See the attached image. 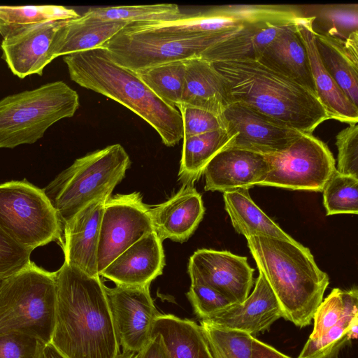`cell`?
<instances>
[{
  "mask_svg": "<svg viewBox=\"0 0 358 358\" xmlns=\"http://www.w3.org/2000/svg\"><path fill=\"white\" fill-rule=\"evenodd\" d=\"M55 272L50 343L66 358H116L120 347L100 277L65 262Z\"/></svg>",
  "mask_w": 358,
  "mask_h": 358,
  "instance_id": "cell-1",
  "label": "cell"
},
{
  "mask_svg": "<svg viewBox=\"0 0 358 358\" xmlns=\"http://www.w3.org/2000/svg\"><path fill=\"white\" fill-rule=\"evenodd\" d=\"M224 78L230 103H238L302 133L330 117L317 94L258 60L213 63Z\"/></svg>",
  "mask_w": 358,
  "mask_h": 358,
  "instance_id": "cell-2",
  "label": "cell"
},
{
  "mask_svg": "<svg viewBox=\"0 0 358 358\" xmlns=\"http://www.w3.org/2000/svg\"><path fill=\"white\" fill-rule=\"evenodd\" d=\"M246 240L259 272L278 299L282 318L300 328L309 325L329 283L310 250L296 240L261 236Z\"/></svg>",
  "mask_w": 358,
  "mask_h": 358,
  "instance_id": "cell-3",
  "label": "cell"
},
{
  "mask_svg": "<svg viewBox=\"0 0 358 358\" xmlns=\"http://www.w3.org/2000/svg\"><path fill=\"white\" fill-rule=\"evenodd\" d=\"M63 60L73 81L129 108L157 131L165 145L183 138L178 110L156 96L134 72L114 62L105 48L72 53Z\"/></svg>",
  "mask_w": 358,
  "mask_h": 358,
  "instance_id": "cell-4",
  "label": "cell"
},
{
  "mask_svg": "<svg viewBox=\"0 0 358 358\" xmlns=\"http://www.w3.org/2000/svg\"><path fill=\"white\" fill-rule=\"evenodd\" d=\"M130 165L127 152L117 143L76 159L58 174L43 189L62 228L91 202L110 198Z\"/></svg>",
  "mask_w": 358,
  "mask_h": 358,
  "instance_id": "cell-5",
  "label": "cell"
},
{
  "mask_svg": "<svg viewBox=\"0 0 358 358\" xmlns=\"http://www.w3.org/2000/svg\"><path fill=\"white\" fill-rule=\"evenodd\" d=\"M55 303L56 272L31 262L0 280V335L24 334L50 343Z\"/></svg>",
  "mask_w": 358,
  "mask_h": 358,
  "instance_id": "cell-6",
  "label": "cell"
},
{
  "mask_svg": "<svg viewBox=\"0 0 358 358\" xmlns=\"http://www.w3.org/2000/svg\"><path fill=\"white\" fill-rule=\"evenodd\" d=\"M79 107L78 93L63 81L8 95L0 100V148L32 144Z\"/></svg>",
  "mask_w": 358,
  "mask_h": 358,
  "instance_id": "cell-7",
  "label": "cell"
},
{
  "mask_svg": "<svg viewBox=\"0 0 358 358\" xmlns=\"http://www.w3.org/2000/svg\"><path fill=\"white\" fill-rule=\"evenodd\" d=\"M0 227L17 244L32 252L59 241L62 228L43 189L27 180L0 184Z\"/></svg>",
  "mask_w": 358,
  "mask_h": 358,
  "instance_id": "cell-8",
  "label": "cell"
},
{
  "mask_svg": "<svg viewBox=\"0 0 358 358\" xmlns=\"http://www.w3.org/2000/svg\"><path fill=\"white\" fill-rule=\"evenodd\" d=\"M234 29L187 38L153 32L120 31L103 48L117 64L133 72L159 64L200 57L209 47L230 37Z\"/></svg>",
  "mask_w": 358,
  "mask_h": 358,
  "instance_id": "cell-9",
  "label": "cell"
},
{
  "mask_svg": "<svg viewBox=\"0 0 358 358\" xmlns=\"http://www.w3.org/2000/svg\"><path fill=\"white\" fill-rule=\"evenodd\" d=\"M267 157L270 170L259 185L322 192L336 170L327 145L309 133H303L283 152Z\"/></svg>",
  "mask_w": 358,
  "mask_h": 358,
  "instance_id": "cell-10",
  "label": "cell"
},
{
  "mask_svg": "<svg viewBox=\"0 0 358 358\" xmlns=\"http://www.w3.org/2000/svg\"><path fill=\"white\" fill-rule=\"evenodd\" d=\"M154 231L150 206L139 192L108 198L101 217L97 250L99 275L117 256Z\"/></svg>",
  "mask_w": 358,
  "mask_h": 358,
  "instance_id": "cell-11",
  "label": "cell"
},
{
  "mask_svg": "<svg viewBox=\"0 0 358 358\" xmlns=\"http://www.w3.org/2000/svg\"><path fill=\"white\" fill-rule=\"evenodd\" d=\"M113 327L120 348L136 355L152 336L160 314L150 292V285H104Z\"/></svg>",
  "mask_w": 358,
  "mask_h": 358,
  "instance_id": "cell-12",
  "label": "cell"
},
{
  "mask_svg": "<svg viewBox=\"0 0 358 358\" xmlns=\"http://www.w3.org/2000/svg\"><path fill=\"white\" fill-rule=\"evenodd\" d=\"M283 5H231L215 6L167 22L131 24L124 27L129 31L153 32L164 36L187 38L223 31L243 27L245 24L276 13Z\"/></svg>",
  "mask_w": 358,
  "mask_h": 358,
  "instance_id": "cell-13",
  "label": "cell"
},
{
  "mask_svg": "<svg viewBox=\"0 0 358 358\" xmlns=\"http://www.w3.org/2000/svg\"><path fill=\"white\" fill-rule=\"evenodd\" d=\"M301 6H288L279 12L251 21L227 38L204 50L200 55L212 63L257 60L285 27L306 19Z\"/></svg>",
  "mask_w": 358,
  "mask_h": 358,
  "instance_id": "cell-14",
  "label": "cell"
},
{
  "mask_svg": "<svg viewBox=\"0 0 358 358\" xmlns=\"http://www.w3.org/2000/svg\"><path fill=\"white\" fill-rule=\"evenodd\" d=\"M187 271L191 282L208 285L233 303H243L254 284L255 269L247 257L227 250H197L189 258Z\"/></svg>",
  "mask_w": 358,
  "mask_h": 358,
  "instance_id": "cell-15",
  "label": "cell"
},
{
  "mask_svg": "<svg viewBox=\"0 0 358 358\" xmlns=\"http://www.w3.org/2000/svg\"><path fill=\"white\" fill-rule=\"evenodd\" d=\"M222 116L234 136L231 148L266 156L283 152L303 134L238 103H230Z\"/></svg>",
  "mask_w": 358,
  "mask_h": 358,
  "instance_id": "cell-16",
  "label": "cell"
},
{
  "mask_svg": "<svg viewBox=\"0 0 358 358\" xmlns=\"http://www.w3.org/2000/svg\"><path fill=\"white\" fill-rule=\"evenodd\" d=\"M64 21L38 24L3 38L2 58L15 76L24 78L43 74L44 68L54 59L53 43Z\"/></svg>",
  "mask_w": 358,
  "mask_h": 358,
  "instance_id": "cell-17",
  "label": "cell"
},
{
  "mask_svg": "<svg viewBox=\"0 0 358 358\" xmlns=\"http://www.w3.org/2000/svg\"><path fill=\"white\" fill-rule=\"evenodd\" d=\"M282 317V311L273 290L259 272L253 291L241 303H233L205 319L213 326L245 332L253 337L268 330Z\"/></svg>",
  "mask_w": 358,
  "mask_h": 358,
  "instance_id": "cell-18",
  "label": "cell"
},
{
  "mask_svg": "<svg viewBox=\"0 0 358 358\" xmlns=\"http://www.w3.org/2000/svg\"><path fill=\"white\" fill-rule=\"evenodd\" d=\"M270 170L267 156L251 151L225 148L215 155L206 166V191L222 193L259 185Z\"/></svg>",
  "mask_w": 358,
  "mask_h": 358,
  "instance_id": "cell-19",
  "label": "cell"
},
{
  "mask_svg": "<svg viewBox=\"0 0 358 358\" xmlns=\"http://www.w3.org/2000/svg\"><path fill=\"white\" fill-rule=\"evenodd\" d=\"M106 201L95 200L76 213L64 226L59 242L64 262L92 276H100L97 250Z\"/></svg>",
  "mask_w": 358,
  "mask_h": 358,
  "instance_id": "cell-20",
  "label": "cell"
},
{
  "mask_svg": "<svg viewBox=\"0 0 358 358\" xmlns=\"http://www.w3.org/2000/svg\"><path fill=\"white\" fill-rule=\"evenodd\" d=\"M164 265L162 241L152 231L117 256L99 275L117 285H150Z\"/></svg>",
  "mask_w": 358,
  "mask_h": 358,
  "instance_id": "cell-21",
  "label": "cell"
},
{
  "mask_svg": "<svg viewBox=\"0 0 358 358\" xmlns=\"http://www.w3.org/2000/svg\"><path fill=\"white\" fill-rule=\"evenodd\" d=\"M204 212L201 196L194 184H182L169 199L150 207L154 231L162 241H186L196 229Z\"/></svg>",
  "mask_w": 358,
  "mask_h": 358,
  "instance_id": "cell-22",
  "label": "cell"
},
{
  "mask_svg": "<svg viewBox=\"0 0 358 358\" xmlns=\"http://www.w3.org/2000/svg\"><path fill=\"white\" fill-rule=\"evenodd\" d=\"M297 31L306 50L316 94L330 120L349 124L358 123V108L349 100L321 61L311 29L310 18L306 17L299 23Z\"/></svg>",
  "mask_w": 358,
  "mask_h": 358,
  "instance_id": "cell-23",
  "label": "cell"
},
{
  "mask_svg": "<svg viewBox=\"0 0 358 358\" xmlns=\"http://www.w3.org/2000/svg\"><path fill=\"white\" fill-rule=\"evenodd\" d=\"M181 102L218 116L230 103L225 80L213 64L200 57L185 61Z\"/></svg>",
  "mask_w": 358,
  "mask_h": 358,
  "instance_id": "cell-24",
  "label": "cell"
},
{
  "mask_svg": "<svg viewBox=\"0 0 358 358\" xmlns=\"http://www.w3.org/2000/svg\"><path fill=\"white\" fill-rule=\"evenodd\" d=\"M299 24L284 27L257 60L316 94Z\"/></svg>",
  "mask_w": 358,
  "mask_h": 358,
  "instance_id": "cell-25",
  "label": "cell"
},
{
  "mask_svg": "<svg viewBox=\"0 0 358 358\" xmlns=\"http://www.w3.org/2000/svg\"><path fill=\"white\" fill-rule=\"evenodd\" d=\"M127 25L124 22L96 20L83 15L65 20L56 35L52 57L55 59L60 56L103 48Z\"/></svg>",
  "mask_w": 358,
  "mask_h": 358,
  "instance_id": "cell-26",
  "label": "cell"
},
{
  "mask_svg": "<svg viewBox=\"0 0 358 358\" xmlns=\"http://www.w3.org/2000/svg\"><path fill=\"white\" fill-rule=\"evenodd\" d=\"M314 35L325 69L349 100L358 108V34L345 42Z\"/></svg>",
  "mask_w": 358,
  "mask_h": 358,
  "instance_id": "cell-27",
  "label": "cell"
},
{
  "mask_svg": "<svg viewBox=\"0 0 358 358\" xmlns=\"http://www.w3.org/2000/svg\"><path fill=\"white\" fill-rule=\"evenodd\" d=\"M156 333L162 336L171 358H213L201 325L194 321L160 313L153 324L152 334Z\"/></svg>",
  "mask_w": 358,
  "mask_h": 358,
  "instance_id": "cell-28",
  "label": "cell"
},
{
  "mask_svg": "<svg viewBox=\"0 0 358 358\" xmlns=\"http://www.w3.org/2000/svg\"><path fill=\"white\" fill-rule=\"evenodd\" d=\"M223 199L233 227L245 238L261 236L294 241L253 201L248 189L225 192Z\"/></svg>",
  "mask_w": 358,
  "mask_h": 358,
  "instance_id": "cell-29",
  "label": "cell"
},
{
  "mask_svg": "<svg viewBox=\"0 0 358 358\" xmlns=\"http://www.w3.org/2000/svg\"><path fill=\"white\" fill-rule=\"evenodd\" d=\"M182 139L178 177L182 184H194L215 155L231 148L234 136L226 129H220Z\"/></svg>",
  "mask_w": 358,
  "mask_h": 358,
  "instance_id": "cell-30",
  "label": "cell"
},
{
  "mask_svg": "<svg viewBox=\"0 0 358 358\" xmlns=\"http://www.w3.org/2000/svg\"><path fill=\"white\" fill-rule=\"evenodd\" d=\"M315 34L347 41L358 34V4L301 6Z\"/></svg>",
  "mask_w": 358,
  "mask_h": 358,
  "instance_id": "cell-31",
  "label": "cell"
},
{
  "mask_svg": "<svg viewBox=\"0 0 358 358\" xmlns=\"http://www.w3.org/2000/svg\"><path fill=\"white\" fill-rule=\"evenodd\" d=\"M79 16L75 10L62 6H0V34L3 38L34 25Z\"/></svg>",
  "mask_w": 358,
  "mask_h": 358,
  "instance_id": "cell-32",
  "label": "cell"
},
{
  "mask_svg": "<svg viewBox=\"0 0 358 358\" xmlns=\"http://www.w3.org/2000/svg\"><path fill=\"white\" fill-rule=\"evenodd\" d=\"M183 15L178 6L173 3L95 7L83 14L92 19L124 22L128 24L172 21Z\"/></svg>",
  "mask_w": 358,
  "mask_h": 358,
  "instance_id": "cell-33",
  "label": "cell"
},
{
  "mask_svg": "<svg viewBox=\"0 0 358 358\" xmlns=\"http://www.w3.org/2000/svg\"><path fill=\"white\" fill-rule=\"evenodd\" d=\"M358 304L351 306L340 322L318 338H308L298 358H335L358 334Z\"/></svg>",
  "mask_w": 358,
  "mask_h": 358,
  "instance_id": "cell-34",
  "label": "cell"
},
{
  "mask_svg": "<svg viewBox=\"0 0 358 358\" xmlns=\"http://www.w3.org/2000/svg\"><path fill=\"white\" fill-rule=\"evenodd\" d=\"M185 61L164 63L134 73L156 96L176 108L181 102L184 89Z\"/></svg>",
  "mask_w": 358,
  "mask_h": 358,
  "instance_id": "cell-35",
  "label": "cell"
},
{
  "mask_svg": "<svg viewBox=\"0 0 358 358\" xmlns=\"http://www.w3.org/2000/svg\"><path fill=\"white\" fill-rule=\"evenodd\" d=\"M327 215L358 213V178L336 170L323 188Z\"/></svg>",
  "mask_w": 358,
  "mask_h": 358,
  "instance_id": "cell-36",
  "label": "cell"
},
{
  "mask_svg": "<svg viewBox=\"0 0 358 358\" xmlns=\"http://www.w3.org/2000/svg\"><path fill=\"white\" fill-rule=\"evenodd\" d=\"M356 304H358L357 287L347 290L334 288L316 310L313 318V329L308 338L315 339L323 336L340 322L351 306Z\"/></svg>",
  "mask_w": 358,
  "mask_h": 358,
  "instance_id": "cell-37",
  "label": "cell"
},
{
  "mask_svg": "<svg viewBox=\"0 0 358 358\" xmlns=\"http://www.w3.org/2000/svg\"><path fill=\"white\" fill-rule=\"evenodd\" d=\"M200 325L213 358H251L252 336L220 328L201 320Z\"/></svg>",
  "mask_w": 358,
  "mask_h": 358,
  "instance_id": "cell-38",
  "label": "cell"
},
{
  "mask_svg": "<svg viewBox=\"0 0 358 358\" xmlns=\"http://www.w3.org/2000/svg\"><path fill=\"white\" fill-rule=\"evenodd\" d=\"M187 296L194 313L200 320L233 304L229 299L215 289L199 282H191Z\"/></svg>",
  "mask_w": 358,
  "mask_h": 358,
  "instance_id": "cell-39",
  "label": "cell"
},
{
  "mask_svg": "<svg viewBox=\"0 0 358 358\" xmlns=\"http://www.w3.org/2000/svg\"><path fill=\"white\" fill-rule=\"evenodd\" d=\"M338 148L336 170L358 178V124H350L336 136Z\"/></svg>",
  "mask_w": 358,
  "mask_h": 358,
  "instance_id": "cell-40",
  "label": "cell"
},
{
  "mask_svg": "<svg viewBox=\"0 0 358 358\" xmlns=\"http://www.w3.org/2000/svg\"><path fill=\"white\" fill-rule=\"evenodd\" d=\"M176 108L180 112L183 123V137L225 129L223 116L180 103Z\"/></svg>",
  "mask_w": 358,
  "mask_h": 358,
  "instance_id": "cell-41",
  "label": "cell"
},
{
  "mask_svg": "<svg viewBox=\"0 0 358 358\" xmlns=\"http://www.w3.org/2000/svg\"><path fill=\"white\" fill-rule=\"evenodd\" d=\"M31 253L13 241L0 227V280L30 264Z\"/></svg>",
  "mask_w": 358,
  "mask_h": 358,
  "instance_id": "cell-42",
  "label": "cell"
},
{
  "mask_svg": "<svg viewBox=\"0 0 358 358\" xmlns=\"http://www.w3.org/2000/svg\"><path fill=\"white\" fill-rule=\"evenodd\" d=\"M45 344L24 334H2L0 335V358H38Z\"/></svg>",
  "mask_w": 358,
  "mask_h": 358,
  "instance_id": "cell-43",
  "label": "cell"
},
{
  "mask_svg": "<svg viewBox=\"0 0 358 358\" xmlns=\"http://www.w3.org/2000/svg\"><path fill=\"white\" fill-rule=\"evenodd\" d=\"M134 358H171L162 336L158 334H152L147 344Z\"/></svg>",
  "mask_w": 358,
  "mask_h": 358,
  "instance_id": "cell-44",
  "label": "cell"
},
{
  "mask_svg": "<svg viewBox=\"0 0 358 358\" xmlns=\"http://www.w3.org/2000/svg\"><path fill=\"white\" fill-rule=\"evenodd\" d=\"M251 358H291L253 337L251 345Z\"/></svg>",
  "mask_w": 358,
  "mask_h": 358,
  "instance_id": "cell-45",
  "label": "cell"
},
{
  "mask_svg": "<svg viewBox=\"0 0 358 358\" xmlns=\"http://www.w3.org/2000/svg\"><path fill=\"white\" fill-rule=\"evenodd\" d=\"M38 358H66L51 343H45Z\"/></svg>",
  "mask_w": 358,
  "mask_h": 358,
  "instance_id": "cell-46",
  "label": "cell"
},
{
  "mask_svg": "<svg viewBox=\"0 0 358 358\" xmlns=\"http://www.w3.org/2000/svg\"><path fill=\"white\" fill-rule=\"evenodd\" d=\"M134 354L130 352H122L116 358H134Z\"/></svg>",
  "mask_w": 358,
  "mask_h": 358,
  "instance_id": "cell-47",
  "label": "cell"
}]
</instances>
